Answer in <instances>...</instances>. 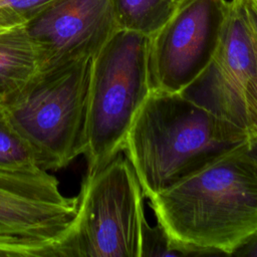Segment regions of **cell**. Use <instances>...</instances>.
<instances>
[{
    "mask_svg": "<svg viewBox=\"0 0 257 257\" xmlns=\"http://www.w3.org/2000/svg\"><path fill=\"white\" fill-rule=\"evenodd\" d=\"M55 0H0V6L12 12L24 24Z\"/></svg>",
    "mask_w": 257,
    "mask_h": 257,
    "instance_id": "cell-13",
    "label": "cell"
},
{
    "mask_svg": "<svg viewBox=\"0 0 257 257\" xmlns=\"http://www.w3.org/2000/svg\"><path fill=\"white\" fill-rule=\"evenodd\" d=\"M145 198L123 152L85 174L59 257H144Z\"/></svg>",
    "mask_w": 257,
    "mask_h": 257,
    "instance_id": "cell-5",
    "label": "cell"
},
{
    "mask_svg": "<svg viewBox=\"0 0 257 257\" xmlns=\"http://www.w3.org/2000/svg\"><path fill=\"white\" fill-rule=\"evenodd\" d=\"M119 29L154 35L174 14L173 0H109Z\"/></svg>",
    "mask_w": 257,
    "mask_h": 257,
    "instance_id": "cell-11",
    "label": "cell"
},
{
    "mask_svg": "<svg viewBox=\"0 0 257 257\" xmlns=\"http://www.w3.org/2000/svg\"><path fill=\"white\" fill-rule=\"evenodd\" d=\"M24 26L40 70L93 58L119 29L109 0H55Z\"/></svg>",
    "mask_w": 257,
    "mask_h": 257,
    "instance_id": "cell-9",
    "label": "cell"
},
{
    "mask_svg": "<svg viewBox=\"0 0 257 257\" xmlns=\"http://www.w3.org/2000/svg\"><path fill=\"white\" fill-rule=\"evenodd\" d=\"M92 58L41 69L3 102L38 166L60 170L83 155Z\"/></svg>",
    "mask_w": 257,
    "mask_h": 257,
    "instance_id": "cell-3",
    "label": "cell"
},
{
    "mask_svg": "<svg viewBox=\"0 0 257 257\" xmlns=\"http://www.w3.org/2000/svg\"><path fill=\"white\" fill-rule=\"evenodd\" d=\"M244 1H245V7L247 10L250 25L257 39V3L254 2L253 0H244Z\"/></svg>",
    "mask_w": 257,
    "mask_h": 257,
    "instance_id": "cell-16",
    "label": "cell"
},
{
    "mask_svg": "<svg viewBox=\"0 0 257 257\" xmlns=\"http://www.w3.org/2000/svg\"><path fill=\"white\" fill-rule=\"evenodd\" d=\"M245 151L257 168V136L249 138V140L245 144Z\"/></svg>",
    "mask_w": 257,
    "mask_h": 257,
    "instance_id": "cell-17",
    "label": "cell"
},
{
    "mask_svg": "<svg viewBox=\"0 0 257 257\" xmlns=\"http://www.w3.org/2000/svg\"><path fill=\"white\" fill-rule=\"evenodd\" d=\"M76 209L48 171H0V257H59Z\"/></svg>",
    "mask_w": 257,
    "mask_h": 257,
    "instance_id": "cell-6",
    "label": "cell"
},
{
    "mask_svg": "<svg viewBox=\"0 0 257 257\" xmlns=\"http://www.w3.org/2000/svg\"><path fill=\"white\" fill-rule=\"evenodd\" d=\"M249 138L182 92L152 89L122 152L150 198L241 148Z\"/></svg>",
    "mask_w": 257,
    "mask_h": 257,
    "instance_id": "cell-2",
    "label": "cell"
},
{
    "mask_svg": "<svg viewBox=\"0 0 257 257\" xmlns=\"http://www.w3.org/2000/svg\"><path fill=\"white\" fill-rule=\"evenodd\" d=\"M234 255L242 257H257V234L242 245Z\"/></svg>",
    "mask_w": 257,
    "mask_h": 257,
    "instance_id": "cell-15",
    "label": "cell"
},
{
    "mask_svg": "<svg viewBox=\"0 0 257 257\" xmlns=\"http://www.w3.org/2000/svg\"><path fill=\"white\" fill-rule=\"evenodd\" d=\"M256 40H257V39H256Z\"/></svg>",
    "mask_w": 257,
    "mask_h": 257,
    "instance_id": "cell-20",
    "label": "cell"
},
{
    "mask_svg": "<svg viewBox=\"0 0 257 257\" xmlns=\"http://www.w3.org/2000/svg\"><path fill=\"white\" fill-rule=\"evenodd\" d=\"M150 36L118 29L92 58L89 84L85 174L122 152L128 130L152 91Z\"/></svg>",
    "mask_w": 257,
    "mask_h": 257,
    "instance_id": "cell-4",
    "label": "cell"
},
{
    "mask_svg": "<svg viewBox=\"0 0 257 257\" xmlns=\"http://www.w3.org/2000/svg\"><path fill=\"white\" fill-rule=\"evenodd\" d=\"M27 143L16 131L0 103V171L31 174L41 171Z\"/></svg>",
    "mask_w": 257,
    "mask_h": 257,
    "instance_id": "cell-12",
    "label": "cell"
},
{
    "mask_svg": "<svg viewBox=\"0 0 257 257\" xmlns=\"http://www.w3.org/2000/svg\"><path fill=\"white\" fill-rule=\"evenodd\" d=\"M149 199L181 256L234 255L257 234V168L245 145Z\"/></svg>",
    "mask_w": 257,
    "mask_h": 257,
    "instance_id": "cell-1",
    "label": "cell"
},
{
    "mask_svg": "<svg viewBox=\"0 0 257 257\" xmlns=\"http://www.w3.org/2000/svg\"><path fill=\"white\" fill-rule=\"evenodd\" d=\"M230 1L184 0L150 37L152 89L182 92L210 64L218 49Z\"/></svg>",
    "mask_w": 257,
    "mask_h": 257,
    "instance_id": "cell-8",
    "label": "cell"
},
{
    "mask_svg": "<svg viewBox=\"0 0 257 257\" xmlns=\"http://www.w3.org/2000/svg\"><path fill=\"white\" fill-rule=\"evenodd\" d=\"M40 71L38 55L24 24L0 33V103Z\"/></svg>",
    "mask_w": 257,
    "mask_h": 257,
    "instance_id": "cell-10",
    "label": "cell"
},
{
    "mask_svg": "<svg viewBox=\"0 0 257 257\" xmlns=\"http://www.w3.org/2000/svg\"><path fill=\"white\" fill-rule=\"evenodd\" d=\"M24 24L12 12L0 6V33L17 25Z\"/></svg>",
    "mask_w": 257,
    "mask_h": 257,
    "instance_id": "cell-14",
    "label": "cell"
},
{
    "mask_svg": "<svg viewBox=\"0 0 257 257\" xmlns=\"http://www.w3.org/2000/svg\"><path fill=\"white\" fill-rule=\"evenodd\" d=\"M253 1H254V2H256V3H257V0H253Z\"/></svg>",
    "mask_w": 257,
    "mask_h": 257,
    "instance_id": "cell-19",
    "label": "cell"
},
{
    "mask_svg": "<svg viewBox=\"0 0 257 257\" xmlns=\"http://www.w3.org/2000/svg\"><path fill=\"white\" fill-rule=\"evenodd\" d=\"M184 95L257 136V40L244 0H231L222 37L210 64Z\"/></svg>",
    "mask_w": 257,
    "mask_h": 257,
    "instance_id": "cell-7",
    "label": "cell"
},
{
    "mask_svg": "<svg viewBox=\"0 0 257 257\" xmlns=\"http://www.w3.org/2000/svg\"><path fill=\"white\" fill-rule=\"evenodd\" d=\"M173 1H174V2H175V3H176L178 6H179V5H180V4H181V3H182L184 0H173Z\"/></svg>",
    "mask_w": 257,
    "mask_h": 257,
    "instance_id": "cell-18",
    "label": "cell"
}]
</instances>
